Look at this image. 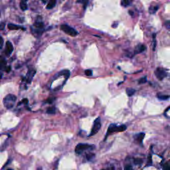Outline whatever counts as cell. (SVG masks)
I'll return each instance as SVG.
<instances>
[{
    "label": "cell",
    "instance_id": "2",
    "mask_svg": "<svg viewBox=\"0 0 170 170\" xmlns=\"http://www.w3.org/2000/svg\"><path fill=\"white\" fill-rule=\"evenodd\" d=\"M17 97L13 94H7L3 99V104L6 108L11 109L16 102Z\"/></svg>",
    "mask_w": 170,
    "mask_h": 170
},
{
    "label": "cell",
    "instance_id": "18",
    "mask_svg": "<svg viewBox=\"0 0 170 170\" xmlns=\"http://www.w3.org/2000/svg\"><path fill=\"white\" fill-rule=\"evenodd\" d=\"M0 64H1V70H5L6 64H7V62H6V60L5 59H3V58H1V62H0Z\"/></svg>",
    "mask_w": 170,
    "mask_h": 170
},
{
    "label": "cell",
    "instance_id": "8",
    "mask_svg": "<svg viewBox=\"0 0 170 170\" xmlns=\"http://www.w3.org/2000/svg\"><path fill=\"white\" fill-rule=\"evenodd\" d=\"M144 136H145L144 133H140L138 134H136L135 136V140L138 142V143L142 144L144 138Z\"/></svg>",
    "mask_w": 170,
    "mask_h": 170
},
{
    "label": "cell",
    "instance_id": "31",
    "mask_svg": "<svg viewBox=\"0 0 170 170\" xmlns=\"http://www.w3.org/2000/svg\"><path fill=\"white\" fill-rule=\"evenodd\" d=\"M22 103H24V104H26L28 103V100H27V98H24V99L22 100Z\"/></svg>",
    "mask_w": 170,
    "mask_h": 170
},
{
    "label": "cell",
    "instance_id": "22",
    "mask_svg": "<svg viewBox=\"0 0 170 170\" xmlns=\"http://www.w3.org/2000/svg\"><path fill=\"white\" fill-rule=\"evenodd\" d=\"M157 98L160 100H167L169 98H170V96H167V95H161V94H157Z\"/></svg>",
    "mask_w": 170,
    "mask_h": 170
},
{
    "label": "cell",
    "instance_id": "9",
    "mask_svg": "<svg viewBox=\"0 0 170 170\" xmlns=\"http://www.w3.org/2000/svg\"><path fill=\"white\" fill-rule=\"evenodd\" d=\"M145 50H146V46L144 45H138L137 47H136L135 49V54L138 53H141V52H144Z\"/></svg>",
    "mask_w": 170,
    "mask_h": 170
},
{
    "label": "cell",
    "instance_id": "19",
    "mask_svg": "<svg viewBox=\"0 0 170 170\" xmlns=\"http://www.w3.org/2000/svg\"><path fill=\"white\" fill-rule=\"evenodd\" d=\"M89 0H77V2L79 3H81L84 5V7H87V5L89 3Z\"/></svg>",
    "mask_w": 170,
    "mask_h": 170
},
{
    "label": "cell",
    "instance_id": "5",
    "mask_svg": "<svg viewBox=\"0 0 170 170\" xmlns=\"http://www.w3.org/2000/svg\"><path fill=\"white\" fill-rule=\"evenodd\" d=\"M100 128H101V122H100V118H98L95 120V121H94V122L93 124L91 132V134H90V136H94V134H97L98 132L100 130Z\"/></svg>",
    "mask_w": 170,
    "mask_h": 170
},
{
    "label": "cell",
    "instance_id": "13",
    "mask_svg": "<svg viewBox=\"0 0 170 170\" xmlns=\"http://www.w3.org/2000/svg\"><path fill=\"white\" fill-rule=\"evenodd\" d=\"M8 29H10V30H18V29H22V27L17 26V25H14L12 24H8Z\"/></svg>",
    "mask_w": 170,
    "mask_h": 170
},
{
    "label": "cell",
    "instance_id": "35",
    "mask_svg": "<svg viewBox=\"0 0 170 170\" xmlns=\"http://www.w3.org/2000/svg\"><path fill=\"white\" fill-rule=\"evenodd\" d=\"M49 1V0H43V2L44 3H46L47 2H48Z\"/></svg>",
    "mask_w": 170,
    "mask_h": 170
},
{
    "label": "cell",
    "instance_id": "36",
    "mask_svg": "<svg viewBox=\"0 0 170 170\" xmlns=\"http://www.w3.org/2000/svg\"><path fill=\"white\" fill-rule=\"evenodd\" d=\"M3 26H4V24H3V23H2V24H1V29H3Z\"/></svg>",
    "mask_w": 170,
    "mask_h": 170
},
{
    "label": "cell",
    "instance_id": "7",
    "mask_svg": "<svg viewBox=\"0 0 170 170\" xmlns=\"http://www.w3.org/2000/svg\"><path fill=\"white\" fill-rule=\"evenodd\" d=\"M13 51V46L10 41H7L6 43V49L5 51V53L7 56H9L12 53Z\"/></svg>",
    "mask_w": 170,
    "mask_h": 170
},
{
    "label": "cell",
    "instance_id": "29",
    "mask_svg": "<svg viewBox=\"0 0 170 170\" xmlns=\"http://www.w3.org/2000/svg\"><path fill=\"white\" fill-rule=\"evenodd\" d=\"M54 98H48V100H47V101H46V102H48V103H49V104H51L52 102L54 101Z\"/></svg>",
    "mask_w": 170,
    "mask_h": 170
},
{
    "label": "cell",
    "instance_id": "20",
    "mask_svg": "<svg viewBox=\"0 0 170 170\" xmlns=\"http://www.w3.org/2000/svg\"><path fill=\"white\" fill-rule=\"evenodd\" d=\"M34 27L37 29H43L44 27V24L42 22H37L34 24Z\"/></svg>",
    "mask_w": 170,
    "mask_h": 170
},
{
    "label": "cell",
    "instance_id": "21",
    "mask_svg": "<svg viewBox=\"0 0 170 170\" xmlns=\"http://www.w3.org/2000/svg\"><path fill=\"white\" fill-rule=\"evenodd\" d=\"M134 163H135L136 165H140L142 164V163H143V160L140 158H136L134 159Z\"/></svg>",
    "mask_w": 170,
    "mask_h": 170
},
{
    "label": "cell",
    "instance_id": "32",
    "mask_svg": "<svg viewBox=\"0 0 170 170\" xmlns=\"http://www.w3.org/2000/svg\"><path fill=\"white\" fill-rule=\"evenodd\" d=\"M5 71H6V72H7V73H9V71H11V67H6Z\"/></svg>",
    "mask_w": 170,
    "mask_h": 170
},
{
    "label": "cell",
    "instance_id": "4",
    "mask_svg": "<svg viewBox=\"0 0 170 170\" xmlns=\"http://www.w3.org/2000/svg\"><path fill=\"white\" fill-rule=\"evenodd\" d=\"M60 29L66 33V34L70 35L71 37H75L79 34L77 30H75L74 28L71 27V26H67V25H62L60 26Z\"/></svg>",
    "mask_w": 170,
    "mask_h": 170
},
{
    "label": "cell",
    "instance_id": "30",
    "mask_svg": "<svg viewBox=\"0 0 170 170\" xmlns=\"http://www.w3.org/2000/svg\"><path fill=\"white\" fill-rule=\"evenodd\" d=\"M165 25L167 29H170V21H167Z\"/></svg>",
    "mask_w": 170,
    "mask_h": 170
},
{
    "label": "cell",
    "instance_id": "3",
    "mask_svg": "<svg viewBox=\"0 0 170 170\" xmlns=\"http://www.w3.org/2000/svg\"><path fill=\"white\" fill-rule=\"evenodd\" d=\"M94 148V145H90L88 144H79L75 148V152L77 154H81L84 151L88 150H93Z\"/></svg>",
    "mask_w": 170,
    "mask_h": 170
},
{
    "label": "cell",
    "instance_id": "24",
    "mask_svg": "<svg viewBox=\"0 0 170 170\" xmlns=\"http://www.w3.org/2000/svg\"><path fill=\"white\" fill-rule=\"evenodd\" d=\"M152 165V158L151 155H149L148 157V163H147L146 166H150Z\"/></svg>",
    "mask_w": 170,
    "mask_h": 170
},
{
    "label": "cell",
    "instance_id": "27",
    "mask_svg": "<svg viewBox=\"0 0 170 170\" xmlns=\"http://www.w3.org/2000/svg\"><path fill=\"white\" fill-rule=\"evenodd\" d=\"M94 157V154H89L87 155V158L88 159V160H92V158Z\"/></svg>",
    "mask_w": 170,
    "mask_h": 170
},
{
    "label": "cell",
    "instance_id": "15",
    "mask_svg": "<svg viewBox=\"0 0 170 170\" xmlns=\"http://www.w3.org/2000/svg\"><path fill=\"white\" fill-rule=\"evenodd\" d=\"M55 112H56V108L54 106L49 107V108H48L47 110V113H48V114H55Z\"/></svg>",
    "mask_w": 170,
    "mask_h": 170
},
{
    "label": "cell",
    "instance_id": "33",
    "mask_svg": "<svg viewBox=\"0 0 170 170\" xmlns=\"http://www.w3.org/2000/svg\"><path fill=\"white\" fill-rule=\"evenodd\" d=\"M0 39H1V47H1V49L2 47H3V38H2L1 37V38H0Z\"/></svg>",
    "mask_w": 170,
    "mask_h": 170
},
{
    "label": "cell",
    "instance_id": "25",
    "mask_svg": "<svg viewBox=\"0 0 170 170\" xmlns=\"http://www.w3.org/2000/svg\"><path fill=\"white\" fill-rule=\"evenodd\" d=\"M85 75H87L88 77H91L92 75V71L91 70H90V69H88V70H86L85 71Z\"/></svg>",
    "mask_w": 170,
    "mask_h": 170
},
{
    "label": "cell",
    "instance_id": "26",
    "mask_svg": "<svg viewBox=\"0 0 170 170\" xmlns=\"http://www.w3.org/2000/svg\"><path fill=\"white\" fill-rule=\"evenodd\" d=\"M146 82H147V78L146 77H144L143 78L140 79L139 80V81H138V83H139V84H144V83H146Z\"/></svg>",
    "mask_w": 170,
    "mask_h": 170
},
{
    "label": "cell",
    "instance_id": "11",
    "mask_svg": "<svg viewBox=\"0 0 170 170\" xmlns=\"http://www.w3.org/2000/svg\"><path fill=\"white\" fill-rule=\"evenodd\" d=\"M56 3V0H49L47 5V8L49 9H52V8H53L54 6H55Z\"/></svg>",
    "mask_w": 170,
    "mask_h": 170
},
{
    "label": "cell",
    "instance_id": "38",
    "mask_svg": "<svg viewBox=\"0 0 170 170\" xmlns=\"http://www.w3.org/2000/svg\"><path fill=\"white\" fill-rule=\"evenodd\" d=\"M7 170H13L12 169H7Z\"/></svg>",
    "mask_w": 170,
    "mask_h": 170
},
{
    "label": "cell",
    "instance_id": "1",
    "mask_svg": "<svg viewBox=\"0 0 170 170\" xmlns=\"http://www.w3.org/2000/svg\"><path fill=\"white\" fill-rule=\"evenodd\" d=\"M126 130V126L125 125H120L117 126L116 124H110L109 126L107 133L106 134V137H105L104 140L106 139L107 137L111 134L114 133V132H123Z\"/></svg>",
    "mask_w": 170,
    "mask_h": 170
},
{
    "label": "cell",
    "instance_id": "10",
    "mask_svg": "<svg viewBox=\"0 0 170 170\" xmlns=\"http://www.w3.org/2000/svg\"><path fill=\"white\" fill-rule=\"evenodd\" d=\"M35 74V71H29L28 74H27V81L28 82V83H30L31 80L33 79V77L34 76Z\"/></svg>",
    "mask_w": 170,
    "mask_h": 170
},
{
    "label": "cell",
    "instance_id": "17",
    "mask_svg": "<svg viewBox=\"0 0 170 170\" xmlns=\"http://www.w3.org/2000/svg\"><path fill=\"white\" fill-rule=\"evenodd\" d=\"M131 4V0H122L121 5L124 7H128Z\"/></svg>",
    "mask_w": 170,
    "mask_h": 170
},
{
    "label": "cell",
    "instance_id": "12",
    "mask_svg": "<svg viewBox=\"0 0 170 170\" xmlns=\"http://www.w3.org/2000/svg\"><path fill=\"white\" fill-rule=\"evenodd\" d=\"M27 0H22L20 3V7L23 11H26L27 9Z\"/></svg>",
    "mask_w": 170,
    "mask_h": 170
},
{
    "label": "cell",
    "instance_id": "23",
    "mask_svg": "<svg viewBox=\"0 0 170 170\" xmlns=\"http://www.w3.org/2000/svg\"><path fill=\"white\" fill-rule=\"evenodd\" d=\"M163 170H170V161L163 164Z\"/></svg>",
    "mask_w": 170,
    "mask_h": 170
},
{
    "label": "cell",
    "instance_id": "6",
    "mask_svg": "<svg viewBox=\"0 0 170 170\" xmlns=\"http://www.w3.org/2000/svg\"><path fill=\"white\" fill-rule=\"evenodd\" d=\"M155 75H156V77L159 81H162L167 76V73L165 72V71L161 68L156 69V70L155 71Z\"/></svg>",
    "mask_w": 170,
    "mask_h": 170
},
{
    "label": "cell",
    "instance_id": "16",
    "mask_svg": "<svg viewBox=\"0 0 170 170\" xmlns=\"http://www.w3.org/2000/svg\"><path fill=\"white\" fill-rule=\"evenodd\" d=\"M136 90H134L133 89H131V88H128V89H126V93L129 96H133Z\"/></svg>",
    "mask_w": 170,
    "mask_h": 170
},
{
    "label": "cell",
    "instance_id": "34",
    "mask_svg": "<svg viewBox=\"0 0 170 170\" xmlns=\"http://www.w3.org/2000/svg\"><path fill=\"white\" fill-rule=\"evenodd\" d=\"M104 170H114V167H108V168H107V169H104Z\"/></svg>",
    "mask_w": 170,
    "mask_h": 170
},
{
    "label": "cell",
    "instance_id": "37",
    "mask_svg": "<svg viewBox=\"0 0 170 170\" xmlns=\"http://www.w3.org/2000/svg\"><path fill=\"white\" fill-rule=\"evenodd\" d=\"M130 14H131L132 15H134V13H132V11H130Z\"/></svg>",
    "mask_w": 170,
    "mask_h": 170
},
{
    "label": "cell",
    "instance_id": "28",
    "mask_svg": "<svg viewBox=\"0 0 170 170\" xmlns=\"http://www.w3.org/2000/svg\"><path fill=\"white\" fill-rule=\"evenodd\" d=\"M124 170H134V169H133V168H132V165H125V167H124Z\"/></svg>",
    "mask_w": 170,
    "mask_h": 170
},
{
    "label": "cell",
    "instance_id": "14",
    "mask_svg": "<svg viewBox=\"0 0 170 170\" xmlns=\"http://www.w3.org/2000/svg\"><path fill=\"white\" fill-rule=\"evenodd\" d=\"M159 9V6L158 5H156V6H151L149 9V12L151 14H154Z\"/></svg>",
    "mask_w": 170,
    "mask_h": 170
}]
</instances>
